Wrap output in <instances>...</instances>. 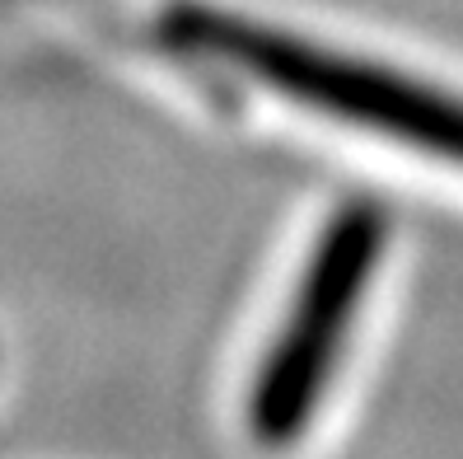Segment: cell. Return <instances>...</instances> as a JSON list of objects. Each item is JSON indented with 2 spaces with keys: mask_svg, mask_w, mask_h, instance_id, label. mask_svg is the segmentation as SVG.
I'll list each match as a JSON object with an SVG mask.
<instances>
[{
  "mask_svg": "<svg viewBox=\"0 0 463 459\" xmlns=\"http://www.w3.org/2000/svg\"><path fill=\"white\" fill-rule=\"evenodd\" d=\"M165 38L174 47H193L202 57L230 62L234 71H249L267 80L271 90H281L309 108L374 127L384 137L412 141L421 150L449 155L463 165V103L458 99L430 94L379 66L328 57V52H314L309 43L271 33L262 24L211 14V10H174L165 19Z\"/></svg>",
  "mask_w": 463,
  "mask_h": 459,
  "instance_id": "obj_1",
  "label": "cell"
},
{
  "mask_svg": "<svg viewBox=\"0 0 463 459\" xmlns=\"http://www.w3.org/2000/svg\"><path fill=\"white\" fill-rule=\"evenodd\" d=\"M379 239H384V225L365 206L346 211L323 234V244L309 263L305 291H299L295 319L277 338V352H271L249 408V422L262 441H281L305 426L323 389V375L337 357V342L351 323V310L361 301V286L374 267Z\"/></svg>",
  "mask_w": 463,
  "mask_h": 459,
  "instance_id": "obj_2",
  "label": "cell"
}]
</instances>
